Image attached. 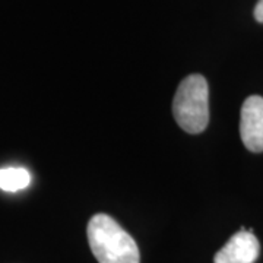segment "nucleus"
I'll use <instances>...</instances> for the list:
<instances>
[{
  "label": "nucleus",
  "instance_id": "f257e3e1",
  "mask_svg": "<svg viewBox=\"0 0 263 263\" xmlns=\"http://www.w3.org/2000/svg\"><path fill=\"white\" fill-rule=\"evenodd\" d=\"M88 243L98 263H139L136 241L126 230L105 214L94 215L86 227Z\"/></svg>",
  "mask_w": 263,
  "mask_h": 263
},
{
  "label": "nucleus",
  "instance_id": "f03ea898",
  "mask_svg": "<svg viewBox=\"0 0 263 263\" xmlns=\"http://www.w3.org/2000/svg\"><path fill=\"white\" fill-rule=\"evenodd\" d=\"M173 114L180 127L190 135L202 133L209 123V86L202 75L180 82L173 101Z\"/></svg>",
  "mask_w": 263,
  "mask_h": 263
},
{
  "label": "nucleus",
  "instance_id": "7ed1b4c3",
  "mask_svg": "<svg viewBox=\"0 0 263 263\" xmlns=\"http://www.w3.org/2000/svg\"><path fill=\"white\" fill-rule=\"evenodd\" d=\"M240 136L250 152H263V97L250 95L241 107Z\"/></svg>",
  "mask_w": 263,
  "mask_h": 263
},
{
  "label": "nucleus",
  "instance_id": "20e7f679",
  "mask_svg": "<svg viewBox=\"0 0 263 263\" xmlns=\"http://www.w3.org/2000/svg\"><path fill=\"white\" fill-rule=\"evenodd\" d=\"M260 253V245L252 231L235 233L215 254L214 263H254Z\"/></svg>",
  "mask_w": 263,
  "mask_h": 263
},
{
  "label": "nucleus",
  "instance_id": "39448f33",
  "mask_svg": "<svg viewBox=\"0 0 263 263\" xmlns=\"http://www.w3.org/2000/svg\"><path fill=\"white\" fill-rule=\"evenodd\" d=\"M31 184V173L22 167L0 168V189L5 192H19Z\"/></svg>",
  "mask_w": 263,
  "mask_h": 263
},
{
  "label": "nucleus",
  "instance_id": "423d86ee",
  "mask_svg": "<svg viewBox=\"0 0 263 263\" xmlns=\"http://www.w3.org/2000/svg\"><path fill=\"white\" fill-rule=\"evenodd\" d=\"M254 19L257 21V22H260L263 24V0H259L257 2V5H256V8H254Z\"/></svg>",
  "mask_w": 263,
  "mask_h": 263
}]
</instances>
